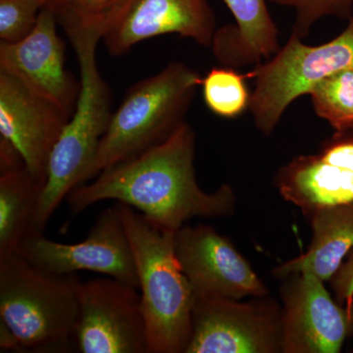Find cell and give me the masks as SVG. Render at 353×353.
I'll return each mask as SVG.
<instances>
[{
	"mask_svg": "<svg viewBox=\"0 0 353 353\" xmlns=\"http://www.w3.org/2000/svg\"><path fill=\"white\" fill-rule=\"evenodd\" d=\"M48 0H0V39L17 43L36 27Z\"/></svg>",
	"mask_w": 353,
	"mask_h": 353,
	"instance_id": "obj_22",
	"label": "cell"
},
{
	"mask_svg": "<svg viewBox=\"0 0 353 353\" xmlns=\"http://www.w3.org/2000/svg\"><path fill=\"white\" fill-rule=\"evenodd\" d=\"M294 12L292 34L303 39L316 23L324 18L348 20L353 16V0H269Z\"/></svg>",
	"mask_w": 353,
	"mask_h": 353,
	"instance_id": "obj_21",
	"label": "cell"
},
{
	"mask_svg": "<svg viewBox=\"0 0 353 353\" xmlns=\"http://www.w3.org/2000/svg\"><path fill=\"white\" fill-rule=\"evenodd\" d=\"M276 185L282 196L308 217L317 209L353 201V174L318 153L301 155L282 167Z\"/></svg>",
	"mask_w": 353,
	"mask_h": 353,
	"instance_id": "obj_16",
	"label": "cell"
},
{
	"mask_svg": "<svg viewBox=\"0 0 353 353\" xmlns=\"http://www.w3.org/2000/svg\"><path fill=\"white\" fill-rule=\"evenodd\" d=\"M201 83L199 72L176 61L157 75L132 85L112 114L99 143L90 179L172 136L185 122Z\"/></svg>",
	"mask_w": 353,
	"mask_h": 353,
	"instance_id": "obj_5",
	"label": "cell"
},
{
	"mask_svg": "<svg viewBox=\"0 0 353 353\" xmlns=\"http://www.w3.org/2000/svg\"><path fill=\"white\" fill-rule=\"evenodd\" d=\"M236 25L216 32L212 48L216 58L228 67L259 65L280 50L279 30L266 0H222Z\"/></svg>",
	"mask_w": 353,
	"mask_h": 353,
	"instance_id": "obj_15",
	"label": "cell"
},
{
	"mask_svg": "<svg viewBox=\"0 0 353 353\" xmlns=\"http://www.w3.org/2000/svg\"><path fill=\"white\" fill-rule=\"evenodd\" d=\"M312 241L307 252L274 269L278 278L310 274L330 282L353 248V201L317 209L310 216Z\"/></svg>",
	"mask_w": 353,
	"mask_h": 353,
	"instance_id": "obj_17",
	"label": "cell"
},
{
	"mask_svg": "<svg viewBox=\"0 0 353 353\" xmlns=\"http://www.w3.org/2000/svg\"><path fill=\"white\" fill-rule=\"evenodd\" d=\"M18 252L48 273L95 272L139 289L134 253L117 202L102 211L83 241L69 245L34 233L25 239Z\"/></svg>",
	"mask_w": 353,
	"mask_h": 353,
	"instance_id": "obj_9",
	"label": "cell"
},
{
	"mask_svg": "<svg viewBox=\"0 0 353 353\" xmlns=\"http://www.w3.org/2000/svg\"><path fill=\"white\" fill-rule=\"evenodd\" d=\"M114 0H66V6L57 14H71L83 22H94L105 12Z\"/></svg>",
	"mask_w": 353,
	"mask_h": 353,
	"instance_id": "obj_25",
	"label": "cell"
},
{
	"mask_svg": "<svg viewBox=\"0 0 353 353\" xmlns=\"http://www.w3.org/2000/svg\"><path fill=\"white\" fill-rule=\"evenodd\" d=\"M108 277L81 283L76 348L82 353H150L141 292Z\"/></svg>",
	"mask_w": 353,
	"mask_h": 353,
	"instance_id": "obj_10",
	"label": "cell"
},
{
	"mask_svg": "<svg viewBox=\"0 0 353 353\" xmlns=\"http://www.w3.org/2000/svg\"><path fill=\"white\" fill-rule=\"evenodd\" d=\"M318 154L329 163L353 174V132H334L321 146Z\"/></svg>",
	"mask_w": 353,
	"mask_h": 353,
	"instance_id": "obj_23",
	"label": "cell"
},
{
	"mask_svg": "<svg viewBox=\"0 0 353 353\" xmlns=\"http://www.w3.org/2000/svg\"><path fill=\"white\" fill-rule=\"evenodd\" d=\"M48 6L57 12H60L66 6V0H48Z\"/></svg>",
	"mask_w": 353,
	"mask_h": 353,
	"instance_id": "obj_27",
	"label": "cell"
},
{
	"mask_svg": "<svg viewBox=\"0 0 353 353\" xmlns=\"http://www.w3.org/2000/svg\"><path fill=\"white\" fill-rule=\"evenodd\" d=\"M94 22L113 57L127 54L145 39L171 34L208 48L217 32L208 0H114Z\"/></svg>",
	"mask_w": 353,
	"mask_h": 353,
	"instance_id": "obj_8",
	"label": "cell"
},
{
	"mask_svg": "<svg viewBox=\"0 0 353 353\" xmlns=\"http://www.w3.org/2000/svg\"><path fill=\"white\" fill-rule=\"evenodd\" d=\"M347 21L336 38L321 46H307L292 32L273 57L255 65L250 110L259 132L270 136L292 102L325 79L353 69V16Z\"/></svg>",
	"mask_w": 353,
	"mask_h": 353,
	"instance_id": "obj_6",
	"label": "cell"
},
{
	"mask_svg": "<svg viewBox=\"0 0 353 353\" xmlns=\"http://www.w3.org/2000/svg\"><path fill=\"white\" fill-rule=\"evenodd\" d=\"M336 301L353 308V248L339 270L330 280Z\"/></svg>",
	"mask_w": 353,
	"mask_h": 353,
	"instance_id": "obj_24",
	"label": "cell"
},
{
	"mask_svg": "<svg viewBox=\"0 0 353 353\" xmlns=\"http://www.w3.org/2000/svg\"><path fill=\"white\" fill-rule=\"evenodd\" d=\"M196 134L185 122L172 136L137 157L108 167L90 185L67 196L73 214L99 201H115L139 211L157 226L176 232L192 218L233 214L236 196L230 185L206 192L194 170Z\"/></svg>",
	"mask_w": 353,
	"mask_h": 353,
	"instance_id": "obj_1",
	"label": "cell"
},
{
	"mask_svg": "<svg viewBox=\"0 0 353 353\" xmlns=\"http://www.w3.org/2000/svg\"><path fill=\"white\" fill-rule=\"evenodd\" d=\"M117 204L136 262L150 353H185L194 296L176 256V232L157 226L131 206Z\"/></svg>",
	"mask_w": 353,
	"mask_h": 353,
	"instance_id": "obj_3",
	"label": "cell"
},
{
	"mask_svg": "<svg viewBox=\"0 0 353 353\" xmlns=\"http://www.w3.org/2000/svg\"><path fill=\"white\" fill-rule=\"evenodd\" d=\"M57 24V12L46 6L26 38L17 43L0 41V72L17 79L71 117L81 83L65 68L64 43Z\"/></svg>",
	"mask_w": 353,
	"mask_h": 353,
	"instance_id": "obj_13",
	"label": "cell"
},
{
	"mask_svg": "<svg viewBox=\"0 0 353 353\" xmlns=\"http://www.w3.org/2000/svg\"><path fill=\"white\" fill-rule=\"evenodd\" d=\"M81 281L30 263L19 252L0 259V321L21 348L68 352L76 348Z\"/></svg>",
	"mask_w": 353,
	"mask_h": 353,
	"instance_id": "obj_4",
	"label": "cell"
},
{
	"mask_svg": "<svg viewBox=\"0 0 353 353\" xmlns=\"http://www.w3.org/2000/svg\"><path fill=\"white\" fill-rule=\"evenodd\" d=\"M0 347L2 350H20L21 347L10 329L0 321Z\"/></svg>",
	"mask_w": 353,
	"mask_h": 353,
	"instance_id": "obj_26",
	"label": "cell"
},
{
	"mask_svg": "<svg viewBox=\"0 0 353 353\" xmlns=\"http://www.w3.org/2000/svg\"><path fill=\"white\" fill-rule=\"evenodd\" d=\"M46 183L26 166L0 172V259L18 252L30 234Z\"/></svg>",
	"mask_w": 353,
	"mask_h": 353,
	"instance_id": "obj_18",
	"label": "cell"
},
{
	"mask_svg": "<svg viewBox=\"0 0 353 353\" xmlns=\"http://www.w3.org/2000/svg\"><path fill=\"white\" fill-rule=\"evenodd\" d=\"M57 20L78 58L81 88L74 112L51 153L48 179L34 217V233H43L70 192L90 180L99 143L113 114L111 90L97 66V48L101 36L97 23L83 22L65 12L58 14Z\"/></svg>",
	"mask_w": 353,
	"mask_h": 353,
	"instance_id": "obj_2",
	"label": "cell"
},
{
	"mask_svg": "<svg viewBox=\"0 0 353 353\" xmlns=\"http://www.w3.org/2000/svg\"><path fill=\"white\" fill-rule=\"evenodd\" d=\"M308 95L315 113L334 131L353 132V69L325 79Z\"/></svg>",
	"mask_w": 353,
	"mask_h": 353,
	"instance_id": "obj_20",
	"label": "cell"
},
{
	"mask_svg": "<svg viewBox=\"0 0 353 353\" xmlns=\"http://www.w3.org/2000/svg\"><path fill=\"white\" fill-rule=\"evenodd\" d=\"M70 118L57 104L0 72V137L17 148L28 171L44 183L51 153Z\"/></svg>",
	"mask_w": 353,
	"mask_h": 353,
	"instance_id": "obj_14",
	"label": "cell"
},
{
	"mask_svg": "<svg viewBox=\"0 0 353 353\" xmlns=\"http://www.w3.org/2000/svg\"><path fill=\"white\" fill-rule=\"evenodd\" d=\"M175 252L194 299L263 297L268 289L226 236L208 225L181 227Z\"/></svg>",
	"mask_w": 353,
	"mask_h": 353,
	"instance_id": "obj_11",
	"label": "cell"
},
{
	"mask_svg": "<svg viewBox=\"0 0 353 353\" xmlns=\"http://www.w3.org/2000/svg\"><path fill=\"white\" fill-rule=\"evenodd\" d=\"M248 75L239 73L232 67H215L202 78V94L211 112L222 118L238 117L250 109L252 92L245 79Z\"/></svg>",
	"mask_w": 353,
	"mask_h": 353,
	"instance_id": "obj_19",
	"label": "cell"
},
{
	"mask_svg": "<svg viewBox=\"0 0 353 353\" xmlns=\"http://www.w3.org/2000/svg\"><path fill=\"white\" fill-rule=\"evenodd\" d=\"M285 279L283 352H340L353 334V308L334 301L315 276L294 274Z\"/></svg>",
	"mask_w": 353,
	"mask_h": 353,
	"instance_id": "obj_12",
	"label": "cell"
},
{
	"mask_svg": "<svg viewBox=\"0 0 353 353\" xmlns=\"http://www.w3.org/2000/svg\"><path fill=\"white\" fill-rule=\"evenodd\" d=\"M266 296L194 299L185 353L283 352V308Z\"/></svg>",
	"mask_w": 353,
	"mask_h": 353,
	"instance_id": "obj_7",
	"label": "cell"
}]
</instances>
